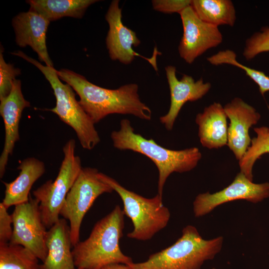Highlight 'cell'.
I'll return each mask as SVG.
<instances>
[{
	"label": "cell",
	"instance_id": "obj_1",
	"mask_svg": "<svg viewBox=\"0 0 269 269\" xmlns=\"http://www.w3.org/2000/svg\"><path fill=\"white\" fill-rule=\"evenodd\" d=\"M60 79L69 85L80 98L79 104L94 124L109 115H132L140 119L150 120L151 111L142 102L138 86L131 83L116 89H108L95 85L83 76L67 69L57 70Z\"/></svg>",
	"mask_w": 269,
	"mask_h": 269
},
{
	"label": "cell",
	"instance_id": "obj_2",
	"mask_svg": "<svg viewBox=\"0 0 269 269\" xmlns=\"http://www.w3.org/2000/svg\"><path fill=\"white\" fill-rule=\"evenodd\" d=\"M111 137L115 148L139 153L153 161L158 171L157 194L161 196L164 185L171 173L191 171L202 157L201 152L196 147L172 150L159 145L153 139H146L134 132L128 119L121 121L120 130L113 131Z\"/></svg>",
	"mask_w": 269,
	"mask_h": 269
},
{
	"label": "cell",
	"instance_id": "obj_3",
	"mask_svg": "<svg viewBox=\"0 0 269 269\" xmlns=\"http://www.w3.org/2000/svg\"><path fill=\"white\" fill-rule=\"evenodd\" d=\"M124 213L117 205L93 227L89 237L79 242L72 250L77 269H99L112 264L133 263L122 252L119 245L123 235Z\"/></svg>",
	"mask_w": 269,
	"mask_h": 269
},
{
	"label": "cell",
	"instance_id": "obj_4",
	"mask_svg": "<svg viewBox=\"0 0 269 269\" xmlns=\"http://www.w3.org/2000/svg\"><path fill=\"white\" fill-rule=\"evenodd\" d=\"M223 241L222 236L205 240L195 227L188 225L173 245L151 255L145 262L128 266L131 269H200L221 251Z\"/></svg>",
	"mask_w": 269,
	"mask_h": 269
},
{
	"label": "cell",
	"instance_id": "obj_5",
	"mask_svg": "<svg viewBox=\"0 0 269 269\" xmlns=\"http://www.w3.org/2000/svg\"><path fill=\"white\" fill-rule=\"evenodd\" d=\"M12 54L31 63L42 72L50 83L56 98L55 107L49 111L75 131L83 148L92 149L100 142V137L95 124L76 100L73 88L60 81L54 67L43 65L21 51L14 52Z\"/></svg>",
	"mask_w": 269,
	"mask_h": 269
},
{
	"label": "cell",
	"instance_id": "obj_6",
	"mask_svg": "<svg viewBox=\"0 0 269 269\" xmlns=\"http://www.w3.org/2000/svg\"><path fill=\"white\" fill-rule=\"evenodd\" d=\"M100 178L108 183L121 197L123 212L132 221L134 229L127 235L129 238L140 241L151 239L167 225L170 213L162 202V196L157 194L147 198L130 191L115 179L99 172Z\"/></svg>",
	"mask_w": 269,
	"mask_h": 269
},
{
	"label": "cell",
	"instance_id": "obj_7",
	"mask_svg": "<svg viewBox=\"0 0 269 269\" xmlns=\"http://www.w3.org/2000/svg\"><path fill=\"white\" fill-rule=\"evenodd\" d=\"M76 141L69 140L63 147L64 158L58 175L33 191L34 198L39 202L42 222L50 229L59 220L61 208L82 167L79 156L75 155Z\"/></svg>",
	"mask_w": 269,
	"mask_h": 269
},
{
	"label": "cell",
	"instance_id": "obj_8",
	"mask_svg": "<svg viewBox=\"0 0 269 269\" xmlns=\"http://www.w3.org/2000/svg\"><path fill=\"white\" fill-rule=\"evenodd\" d=\"M98 169L84 167L81 170L68 193L60 215L69 221L72 246L79 241L83 219L95 200L105 193H111L113 188L99 176Z\"/></svg>",
	"mask_w": 269,
	"mask_h": 269
},
{
	"label": "cell",
	"instance_id": "obj_9",
	"mask_svg": "<svg viewBox=\"0 0 269 269\" xmlns=\"http://www.w3.org/2000/svg\"><path fill=\"white\" fill-rule=\"evenodd\" d=\"M11 215L13 232L9 243L24 247L43 262L48 252L47 231L41 219L39 201L30 195L28 201L14 206Z\"/></svg>",
	"mask_w": 269,
	"mask_h": 269
},
{
	"label": "cell",
	"instance_id": "obj_10",
	"mask_svg": "<svg viewBox=\"0 0 269 269\" xmlns=\"http://www.w3.org/2000/svg\"><path fill=\"white\" fill-rule=\"evenodd\" d=\"M119 2V0H112L105 15V19L109 27L106 44L110 58L128 65L133 61L135 56H139L147 60L157 72L156 58L158 55H161V53L155 47L152 56L148 58L141 55L134 50L133 47L138 46L140 44V40L134 31L123 24Z\"/></svg>",
	"mask_w": 269,
	"mask_h": 269
},
{
	"label": "cell",
	"instance_id": "obj_11",
	"mask_svg": "<svg viewBox=\"0 0 269 269\" xmlns=\"http://www.w3.org/2000/svg\"><path fill=\"white\" fill-rule=\"evenodd\" d=\"M179 14L183 32L178 50L186 63L192 64L208 50L222 42L223 35L218 27L200 19L191 5Z\"/></svg>",
	"mask_w": 269,
	"mask_h": 269
},
{
	"label": "cell",
	"instance_id": "obj_12",
	"mask_svg": "<svg viewBox=\"0 0 269 269\" xmlns=\"http://www.w3.org/2000/svg\"><path fill=\"white\" fill-rule=\"evenodd\" d=\"M269 197V182L255 183L240 172L233 182L222 190L214 193L209 192L198 194L193 203L196 217L203 216L217 206L225 203L245 200L257 203Z\"/></svg>",
	"mask_w": 269,
	"mask_h": 269
},
{
	"label": "cell",
	"instance_id": "obj_13",
	"mask_svg": "<svg viewBox=\"0 0 269 269\" xmlns=\"http://www.w3.org/2000/svg\"><path fill=\"white\" fill-rule=\"evenodd\" d=\"M224 108L230 120L227 145L239 161L251 143L249 131L258 123L261 115L253 107L238 97L233 98Z\"/></svg>",
	"mask_w": 269,
	"mask_h": 269
},
{
	"label": "cell",
	"instance_id": "obj_14",
	"mask_svg": "<svg viewBox=\"0 0 269 269\" xmlns=\"http://www.w3.org/2000/svg\"><path fill=\"white\" fill-rule=\"evenodd\" d=\"M165 71L170 91V104L167 114L160 117L159 120L167 130L171 131L184 104L203 98L211 89V84L204 82L202 78L195 81L192 76L186 74L178 80L174 66H167Z\"/></svg>",
	"mask_w": 269,
	"mask_h": 269
},
{
	"label": "cell",
	"instance_id": "obj_15",
	"mask_svg": "<svg viewBox=\"0 0 269 269\" xmlns=\"http://www.w3.org/2000/svg\"><path fill=\"white\" fill-rule=\"evenodd\" d=\"M0 115L5 130L4 146L0 156V177L5 172L9 155H12L16 142L19 139V124L23 110L30 106L21 91V84L16 79L9 95L0 100Z\"/></svg>",
	"mask_w": 269,
	"mask_h": 269
},
{
	"label": "cell",
	"instance_id": "obj_16",
	"mask_svg": "<svg viewBox=\"0 0 269 269\" xmlns=\"http://www.w3.org/2000/svg\"><path fill=\"white\" fill-rule=\"evenodd\" d=\"M50 22L40 14L29 10L15 15L12 20V25L16 44L20 47L30 46L37 53L40 61L46 66L53 67L46 42Z\"/></svg>",
	"mask_w": 269,
	"mask_h": 269
},
{
	"label": "cell",
	"instance_id": "obj_17",
	"mask_svg": "<svg viewBox=\"0 0 269 269\" xmlns=\"http://www.w3.org/2000/svg\"><path fill=\"white\" fill-rule=\"evenodd\" d=\"M46 244L47 255L39 269H75L70 227L66 219L60 218L49 229Z\"/></svg>",
	"mask_w": 269,
	"mask_h": 269
},
{
	"label": "cell",
	"instance_id": "obj_18",
	"mask_svg": "<svg viewBox=\"0 0 269 269\" xmlns=\"http://www.w3.org/2000/svg\"><path fill=\"white\" fill-rule=\"evenodd\" d=\"M224 107L214 102L198 113L195 122L198 127V136L203 147L218 149L227 145L228 126Z\"/></svg>",
	"mask_w": 269,
	"mask_h": 269
},
{
	"label": "cell",
	"instance_id": "obj_19",
	"mask_svg": "<svg viewBox=\"0 0 269 269\" xmlns=\"http://www.w3.org/2000/svg\"><path fill=\"white\" fill-rule=\"evenodd\" d=\"M17 169L19 174L13 181L3 182L5 189L2 203L7 209L28 201L32 185L45 171L43 162L35 157L24 159Z\"/></svg>",
	"mask_w": 269,
	"mask_h": 269
},
{
	"label": "cell",
	"instance_id": "obj_20",
	"mask_svg": "<svg viewBox=\"0 0 269 269\" xmlns=\"http://www.w3.org/2000/svg\"><path fill=\"white\" fill-rule=\"evenodd\" d=\"M97 0H28L29 10L42 15L50 22L65 16L81 18L88 7Z\"/></svg>",
	"mask_w": 269,
	"mask_h": 269
},
{
	"label": "cell",
	"instance_id": "obj_21",
	"mask_svg": "<svg viewBox=\"0 0 269 269\" xmlns=\"http://www.w3.org/2000/svg\"><path fill=\"white\" fill-rule=\"evenodd\" d=\"M191 6L202 20L219 27L233 26L236 13L230 0H191Z\"/></svg>",
	"mask_w": 269,
	"mask_h": 269
},
{
	"label": "cell",
	"instance_id": "obj_22",
	"mask_svg": "<svg viewBox=\"0 0 269 269\" xmlns=\"http://www.w3.org/2000/svg\"><path fill=\"white\" fill-rule=\"evenodd\" d=\"M38 261L32 252L22 246L0 245V269H39Z\"/></svg>",
	"mask_w": 269,
	"mask_h": 269
},
{
	"label": "cell",
	"instance_id": "obj_23",
	"mask_svg": "<svg viewBox=\"0 0 269 269\" xmlns=\"http://www.w3.org/2000/svg\"><path fill=\"white\" fill-rule=\"evenodd\" d=\"M257 136L251 143L242 158L239 160L240 172L253 181L252 170L256 161L263 154L269 153V128L261 127L254 128Z\"/></svg>",
	"mask_w": 269,
	"mask_h": 269
},
{
	"label": "cell",
	"instance_id": "obj_24",
	"mask_svg": "<svg viewBox=\"0 0 269 269\" xmlns=\"http://www.w3.org/2000/svg\"><path fill=\"white\" fill-rule=\"evenodd\" d=\"M269 51V27L265 26L260 31L247 39L243 55L246 60L254 58L258 54Z\"/></svg>",
	"mask_w": 269,
	"mask_h": 269
},
{
	"label": "cell",
	"instance_id": "obj_25",
	"mask_svg": "<svg viewBox=\"0 0 269 269\" xmlns=\"http://www.w3.org/2000/svg\"><path fill=\"white\" fill-rule=\"evenodd\" d=\"M20 70L7 63L3 57L2 50L0 53V100L7 97L11 91L15 77L20 75Z\"/></svg>",
	"mask_w": 269,
	"mask_h": 269
},
{
	"label": "cell",
	"instance_id": "obj_26",
	"mask_svg": "<svg viewBox=\"0 0 269 269\" xmlns=\"http://www.w3.org/2000/svg\"><path fill=\"white\" fill-rule=\"evenodd\" d=\"M191 0H153L154 10L166 14L178 13L191 5Z\"/></svg>",
	"mask_w": 269,
	"mask_h": 269
},
{
	"label": "cell",
	"instance_id": "obj_27",
	"mask_svg": "<svg viewBox=\"0 0 269 269\" xmlns=\"http://www.w3.org/2000/svg\"><path fill=\"white\" fill-rule=\"evenodd\" d=\"M11 215L7 212V209L0 203V245L9 243L11 238L13 227Z\"/></svg>",
	"mask_w": 269,
	"mask_h": 269
},
{
	"label": "cell",
	"instance_id": "obj_28",
	"mask_svg": "<svg viewBox=\"0 0 269 269\" xmlns=\"http://www.w3.org/2000/svg\"><path fill=\"white\" fill-rule=\"evenodd\" d=\"M99 269H131L127 265L122 264H112L101 268Z\"/></svg>",
	"mask_w": 269,
	"mask_h": 269
},
{
	"label": "cell",
	"instance_id": "obj_29",
	"mask_svg": "<svg viewBox=\"0 0 269 269\" xmlns=\"http://www.w3.org/2000/svg\"><path fill=\"white\" fill-rule=\"evenodd\" d=\"M212 269H216V268H212Z\"/></svg>",
	"mask_w": 269,
	"mask_h": 269
},
{
	"label": "cell",
	"instance_id": "obj_30",
	"mask_svg": "<svg viewBox=\"0 0 269 269\" xmlns=\"http://www.w3.org/2000/svg\"></svg>",
	"mask_w": 269,
	"mask_h": 269
}]
</instances>
